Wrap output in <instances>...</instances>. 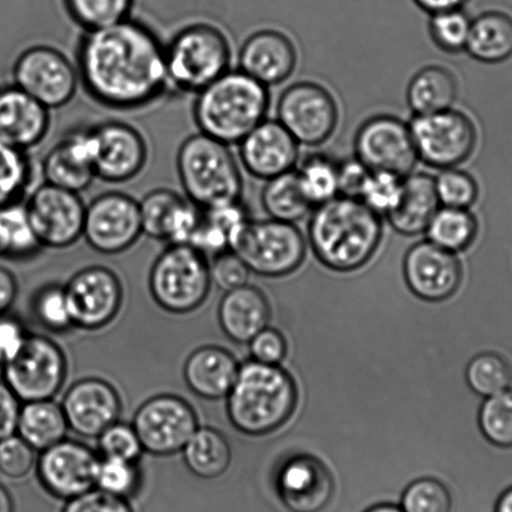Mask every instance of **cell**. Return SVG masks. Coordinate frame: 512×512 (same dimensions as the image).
Wrapping results in <instances>:
<instances>
[{"instance_id": "obj_12", "label": "cell", "mask_w": 512, "mask_h": 512, "mask_svg": "<svg viewBox=\"0 0 512 512\" xmlns=\"http://www.w3.org/2000/svg\"><path fill=\"white\" fill-rule=\"evenodd\" d=\"M338 119L336 99L320 83H293L278 99L277 121L302 146H322L335 133Z\"/></svg>"}, {"instance_id": "obj_27", "label": "cell", "mask_w": 512, "mask_h": 512, "mask_svg": "<svg viewBox=\"0 0 512 512\" xmlns=\"http://www.w3.org/2000/svg\"><path fill=\"white\" fill-rule=\"evenodd\" d=\"M51 111L16 84L0 88V141L29 152L51 129Z\"/></svg>"}, {"instance_id": "obj_39", "label": "cell", "mask_w": 512, "mask_h": 512, "mask_svg": "<svg viewBox=\"0 0 512 512\" xmlns=\"http://www.w3.org/2000/svg\"><path fill=\"white\" fill-rule=\"evenodd\" d=\"M295 172L301 191L312 208L340 196L338 162L328 154H308Z\"/></svg>"}, {"instance_id": "obj_33", "label": "cell", "mask_w": 512, "mask_h": 512, "mask_svg": "<svg viewBox=\"0 0 512 512\" xmlns=\"http://www.w3.org/2000/svg\"><path fill=\"white\" fill-rule=\"evenodd\" d=\"M69 431L62 405L52 400L23 402L17 435L37 452L67 439Z\"/></svg>"}, {"instance_id": "obj_10", "label": "cell", "mask_w": 512, "mask_h": 512, "mask_svg": "<svg viewBox=\"0 0 512 512\" xmlns=\"http://www.w3.org/2000/svg\"><path fill=\"white\" fill-rule=\"evenodd\" d=\"M67 357L46 335L31 333L4 369L3 381L22 402L52 400L67 379Z\"/></svg>"}, {"instance_id": "obj_26", "label": "cell", "mask_w": 512, "mask_h": 512, "mask_svg": "<svg viewBox=\"0 0 512 512\" xmlns=\"http://www.w3.org/2000/svg\"><path fill=\"white\" fill-rule=\"evenodd\" d=\"M296 66L295 44L276 29H262L251 34L238 53V68L266 87L286 82Z\"/></svg>"}, {"instance_id": "obj_6", "label": "cell", "mask_w": 512, "mask_h": 512, "mask_svg": "<svg viewBox=\"0 0 512 512\" xmlns=\"http://www.w3.org/2000/svg\"><path fill=\"white\" fill-rule=\"evenodd\" d=\"M164 61L168 88L196 94L231 69V43L211 23L188 24L164 44Z\"/></svg>"}, {"instance_id": "obj_7", "label": "cell", "mask_w": 512, "mask_h": 512, "mask_svg": "<svg viewBox=\"0 0 512 512\" xmlns=\"http://www.w3.org/2000/svg\"><path fill=\"white\" fill-rule=\"evenodd\" d=\"M212 286L210 261L191 245H169L149 272V292L162 310L187 315L206 302Z\"/></svg>"}, {"instance_id": "obj_56", "label": "cell", "mask_w": 512, "mask_h": 512, "mask_svg": "<svg viewBox=\"0 0 512 512\" xmlns=\"http://www.w3.org/2000/svg\"><path fill=\"white\" fill-rule=\"evenodd\" d=\"M370 172V169L355 156L338 162L340 196L357 198L359 200L362 187H364Z\"/></svg>"}, {"instance_id": "obj_53", "label": "cell", "mask_w": 512, "mask_h": 512, "mask_svg": "<svg viewBox=\"0 0 512 512\" xmlns=\"http://www.w3.org/2000/svg\"><path fill=\"white\" fill-rule=\"evenodd\" d=\"M251 360L265 365L280 366L286 359L287 341L276 328L266 327L248 342Z\"/></svg>"}, {"instance_id": "obj_25", "label": "cell", "mask_w": 512, "mask_h": 512, "mask_svg": "<svg viewBox=\"0 0 512 512\" xmlns=\"http://www.w3.org/2000/svg\"><path fill=\"white\" fill-rule=\"evenodd\" d=\"M44 183L79 193L87 191L97 180L93 167L91 131L78 128L54 144L41 163Z\"/></svg>"}, {"instance_id": "obj_41", "label": "cell", "mask_w": 512, "mask_h": 512, "mask_svg": "<svg viewBox=\"0 0 512 512\" xmlns=\"http://www.w3.org/2000/svg\"><path fill=\"white\" fill-rule=\"evenodd\" d=\"M465 380L470 390L482 400L512 389V366L496 351H482L466 366Z\"/></svg>"}, {"instance_id": "obj_17", "label": "cell", "mask_w": 512, "mask_h": 512, "mask_svg": "<svg viewBox=\"0 0 512 512\" xmlns=\"http://www.w3.org/2000/svg\"><path fill=\"white\" fill-rule=\"evenodd\" d=\"M96 177L111 185H123L137 178L148 162V144L132 124L106 121L89 127Z\"/></svg>"}, {"instance_id": "obj_61", "label": "cell", "mask_w": 512, "mask_h": 512, "mask_svg": "<svg viewBox=\"0 0 512 512\" xmlns=\"http://www.w3.org/2000/svg\"><path fill=\"white\" fill-rule=\"evenodd\" d=\"M0 512H14L12 496L3 485H0Z\"/></svg>"}, {"instance_id": "obj_31", "label": "cell", "mask_w": 512, "mask_h": 512, "mask_svg": "<svg viewBox=\"0 0 512 512\" xmlns=\"http://www.w3.org/2000/svg\"><path fill=\"white\" fill-rule=\"evenodd\" d=\"M459 91V81L449 68L427 66L411 78L406 101L414 116H421L454 108Z\"/></svg>"}, {"instance_id": "obj_52", "label": "cell", "mask_w": 512, "mask_h": 512, "mask_svg": "<svg viewBox=\"0 0 512 512\" xmlns=\"http://www.w3.org/2000/svg\"><path fill=\"white\" fill-rule=\"evenodd\" d=\"M211 281L223 292L236 290L248 285L251 271L242 258L231 250L212 257L210 262Z\"/></svg>"}, {"instance_id": "obj_4", "label": "cell", "mask_w": 512, "mask_h": 512, "mask_svg": "<svg viewBox=\"0 0 512 512\" xmlns=\"http://www.w3.org/2000/svg\"><path fill=\"white\" fill-rule=\"evenodd\" d=\"M270 101L265 84L240 68L228 69L196 93L192 114L200 133L232 146L265 121Z\"/></svg>"}, {"instance_id": "obj_34", "label": "cell", "mask_w": 512, "mask_h": 512, "mask_svg": "<svg viewBox=\"0 0 512 512\" xmlns=\"http://www.w3.org/2000/svg\"><path fill=\"white\" fill-rule=\"evenodd\" d=\"M187 469L203 480L221 477L232 464V447L223 432L200 426L181 451Z\"/></svg>"}, {"instance_id": "obj_32", "label": "cell", "mask_w": 512, "mask_h": 512, "mask_svg": "<svg viewBox=\"0 0 512 512\" xmlns=\"http://www.w3.org/2000/svg\"><path fill=\"white\" fill-rule=\"evenodd\" d=\"M465 52L475 61L497 64L512 57V17L489 11L472 19Z\"/></svg>"}, {"instance_id": "obj_47", "label": "cell", "mask_w": 512, "mask_h": 512, "mask_svg": "<svg viewBox=\"0 0 512 512\" xmlns=\"http://www.w3.org/2000/svg\"><path fill=\"white\" fill-rule=\"evenodd\" d=\"M404 177L385 171H371L359 200L381 217L390 215L401 200Z\"/></svg>"}, {"instance_id": "obj_3", "label": "cell", "mask_w": 512, "mask_h": 512, "mask_svg": "<svg viewBox=\"0 0 512 512\" xmlns=\"http://www.w3.org/2000/svg\"><path fill=\"white\" fill-rule=\"evenodd\" d=\"M226 412L240 434L261 437L282 429L298 404L295 379L283 367L246 361L226 397Z\"/></svg>"}, {"instance_id": "obj_24", "label": "cell", "mask_w": 512, "mask_h": 512, "mask_svg": "<svg viewBox=\"0 0 512 512\" xmlns=\"http://www.w3.org/2000/svg\"><path fill=\"white\" fill-rule=\"evenodd\" d=\"M143 235L169 245H190L202 210L168 188H158L138 201Z\"/></svg>"}, {"instance_id": "obj_28", "label": "cell", "mask_w": 512, "mask_h": 512, "mask_svg": "<svg viewBox=\"0 0 512 512\" xmlns=\"http://www.w3.org/2000/svg\"><path fill=\"white\" fill-rule=\"evenodd\" d=\"M240 362L220 346H202L187 357L183 377L193 394L203 400L226 399L237 379Z\"/></svg>"}, {"instance_id": "obj_58", "label": "cell", "mask_w": 512, "mask_h": 512, "mask_svg": "<svg viewBox=\"0 0 512 512\" xmlns=\"http://www.w3.org/2000/svg\"><path fill=\"white\" fill-rule=\"evenodd\" d=\"M18 293L16 277L7 268L0 266V315L11 310Z\"/></svg>"}, {"instance_id": "obj_11", "label": "cell", "mask_w": 512, "mask_h": 512, "mask_svg": "<svg viewBox=\"0 0 512 512\" xmlns=\"http://www.w3.org/2000/svg\"><path fill=\"white\" fill-rule=\"evenodd\" d=\"M13 81L49 111L66 107L81 86L76 64L57 48L44 44L19 54L13 67Z\"/></svg>"}, {"instance_id": "obj_43", "label": "cell", "mask_w": 512, "mask_h": 512, "mask_svg": "<svg viewBox=\"0 0 512 512\" xmlns=\"http://www.w3.org/2000/svg\"><path fill=\"white\" fill-rule=\"evenodd\" d=\"M477 426L487 444L512 449V389L482 400Z\"/></svg>"}, {"instance_id": "obj_21", "label": "cell", "mask_w": 512, "mask_h": 512, "mask_svg": "<svg viewBox=\"0 0 512 512\" xmlns=\"http://www.w3.org/2000/svg\"><path fill=\"white\" fill-rule=\"evenodd\" d=\"M61 405L69 430L84 439H97L119 420L122 412V399L116 387L99 377L74 382Z\"/></svg>"}, {"instance_id": "obj_37", "label": "cell", "mask_w": 512, "mask_h": 512, "mask_svg": "<svg viewBox=\"0 0 512 512\" xmlns=\"http://www.w3.org/2000/svg\"><path fill=\"white\" fill-rule=\"evenodd\" d=\"M24 202L0 206V257L29 260L42 250Z\"/></svg>"}, {"instance_id": "obj_5", "label": "cell", "mask_w": 512, "mask_h": 512, "mask_svg": "<svg viewBox=\"0 0 512 512\" xmlns=\"http://www.w3.org/2000/svg\"><path fill=\"white\" fill-rule=\"evenodd\" d=\"M176 168L187 200L201 210L242 202L240 164L227 144L192 134L178 149Z\"/></svg>"}, {"instance_id": "obj_14", "label": "cell", "mask_w": 512, "mask_h": 512, "mask_svg": "<svg viewBox=\"0 0 512 512\" xmlns=\"http://www.w3.org/2000/svg\"><path fill=\"white\" fill-rule=\"evenodd\" d=\"M24 205L43 248L64 250L83 238L87 205L79 193L43 182L29 193Z\"/></svg>"}, {"instance_id": "obj_51", "label": "cell", "mask_w": 512, "mask_h": 512, "mask_svg": "<svg viewBox=\"0 0 512 512\" xmlns=\"http://www.w3.org/2000/svg\"><path fill=\"white\" fill-rule=\"evenodd\" d=\"M36 450L14 434L0 441V472L8 479L26 477L37 464Z\"/></svg>"}, {"instance_id": "obj_30", "label": "cell", "mask_w": 512, "mask_h": 512, "mask_svg": "<svg viewBox=\"0 0 512 512\" xmlns=\"http://www.w3.org/2000/svg\"><path fill=\"white\" fill-rule=\"evenodd\" d=\"M440 207L434 177L429 173L412 172L404 177L399 205L385 218L400 235L414 237L426 232Z\"/></svg>"}, {"instance_id": "obj_9", "label": "cell", "mask_w": 512, "mask_h": 512, "mask_svg": "<svg viewBox=\"0 0 512 512\" xmlns=\"http://www.w3.org/2000/svg\"><path fill=\"white\" fill-rule=\"evenodd\" d=\"M409 126L417 158L431 168L459 167L475 152L476 124L459 109L414 116Z\"/></svg>"}, {"instance_id": "obj_48", "label": "cell", "mask_w": 512, "mask_h": 512, "mask_svg": "<svg viewBox=\"0 0 512 512\" xmlns=\"http://www.w3.org/2000/svg\"><path fill=\"white\" fill-rule=\"evenodd\" d=\"M141 470L138 462L118 459H103L99 461L96 487L108 494L128 499L137 494L141 487Z\"/></svg>"}, {"instance_id": "obj_13", "label": "cell", "mask_w": 512, "mask_h": 512, "mask_svg": "<svg viewBox=\"0 0 512 512\" xmlns=\"http://www.w3.org/2000/svg\"><path fill=\"white\" fill-rule=\"evenodd\" d=\"M132 425L144 452L168 457L180 454L200 421L195 407L183 397L161 394L138 407Z\"/></svg>"}, {"instance_id": "obj_8", "label": "cell", "mask_w": 512, "mask_h": 512, "mask_svg": "<svg viewBox=\"0 0 512 512\" xmlns=\"http://www.w3.org/2000/svg\"><path fill=\"white\" fill-rule=\"evenodd\" d=\"M230 250L255 275L278 278L292 275L303 265L307 242L295 223L250 220L233 238Z\"/></svg>"}, {"instance_id": "obj_49", "label": "cell", "mask_w": 512, "mask_h": 512, "mask_svg": "<svg viewBox=\"0 0 512 512\" xmlns=\"http://www.w3.org/2000/svg\"><path fill=\"white\" fill-rule=\"evenodd\" d=\"M452 497L441 481L424 477L411 482L402 495L404 512H450Z\"/></svg>"}, {"instance_id": "obj_36", "label": "cell", "mask_w": 512, "mask_h": 512, "mask_svg": "<svg viewBox=\"0 0 512 512\" xmlns=\"http://www.w3.org/2000/svg\"><path fill=\"white\" fill-rule=\"evenodd\" d=\"M425 233L426 240L457 255L474 245L479 235V221L467 208L441 206Z\"/></svg>"}, {"instance_id": "obj_29", "label": "cell", "mask_w": 512, "mask_h": 512, "mask_svg": "<svg viewBox=\"0 0 512 512\" xmlns=\"http://www.w3.org/2000/svg\"><path fill=\"white\" fill-rule=\"evenodd\" d=\"M271 305L260 288L246 285L225 292L218 306V322L235 344L245 345L268 326Z\"/></svg>"}, {"instance_id": "obj_60", "label": "cell", "mask_w": 512, "mask_h": 512, "mask_svg": "<svg viewBox=\"0 0 512 512\" xmlns=\"http://www.w3.org/2000/svg\"><path fill=\"white\" fill-rule=\"evenodd\" d=\"M495 512H512V486L507 487L497 497Z\"/></svg>"}, {"instance_id": "obj_2", "label": "cell", "mask_w": 512, "mask_h": 512, "mask_svg": "<svg viewBox=\"0 0 512 512\" xmlns=\"http://www.w3.org/2000/svg\"><path fill=\"white\" fill-rule=\"evenodd\" d=\"M307 237L321 265L335 272H355L379 250L384 222L357 198L338 196L313 208Z\"/></svg>"}, {"instance_id": "obj_45", "label": "cell", "mask_w": 512, "mask_h": 512, "mask_svg": "<svg viewBox=\"0 0 512 512\" xmlns=\"http://www.w3.org/2000/svg\"><path fill=\"white\" fill-rule=\"evenodd\" d=\"M32 311L39 325L49 332L64 333L73 327L64 286L52 283L42 287L33 297Z\"/></svg>"}, {"instance_id": "obj_40", "label": "cell", "mask_w": 512, "mask_h": 512, "mask_svg": "<svg viewBox=\"0 0 512 512\" xmlns=\"http://www.w3.org/2000/svg\"><path fill=\"white\" fill-rule=\"evenodd\" d=\"M29 152L0 141V206L22 202L36 178Z\"/></svg>"}, {"instance_id": "obj_38", "label": "cell", "mask_w": 512, "mask_h": 512, "mask_svg": "<svg viewBox=\"0 0 512 512\" xmlns=\"http://www.w3.org/2000/svg\"><path fill=\"white\" fill-rule=\"evenodd\" d=\"M261 205L272 220L288 223L301 221L313 210L301 191L295 169L266 181Z\"/></svg>"}, {"instance_id": "obj_18", "label": "cell", "mask_w": 512, "mask_h": 512, "mask_svg": "<svg viewBox=\"0 0 512 512\" xmlns=\"http://www.w3.org/2000/svg\"><path fill=\"white\" fill-rule=\"evenodd\" d=\"M73 327L98 331L111 325L123 305V285L111 268L91 266L64 286Z\"/></svg>"}, {"instance_id": "obj_19", "label": "cell", "mask_w": 512, "mask_h": 512, "mask_svg": "<svg viewBox=\"0 0 512 512\" xmlns=\"http://www.w3.org/2000/svg\"><path fill=\"white\" fill-rule=\"evenodd\" d=\"M99 461L101 456L92 447L64 439L39 452L38 479L49 494L71 500L96 487Z\"/></svg>"}, {"instance_id": "obj_59", "label": "cell", "mask_w": 512, "mask_h": 512, "mask_svg": "<svg viewBox=\"0 0 512 512\" xmlns=\"http://www.w3.org/2000/svg\"><path fill=\"white\" fill-rule=\"evenodd\" d=\"M417 7L430 14L464 7L466 0H414Z\"/></svg>"}, {"instance_id": "obj_35", "label": "cell", "mask_w": 512, "mask_h": 512, "mask_svg": "<svg viewBox=\"0 0 512 512\" xmlns=\"http://www.w3.org/2000/svg\"><path fill=\"white\" fill-rule=\"evenodd\" d=\"M251 218L242 202L202 210L200 225L190 245L203 255H218L230 250L233 238Z\"/></svg>"}, {"instance_id": "obj_23", "label": "cell", "mask_w": 512, "mask_h": 512, "mask_svg": "<svg viewBox=\"0 0 512 512\" xmlns=\"http://www.w3.org/2000/svg\"><path fill=\"white\" fill-rule=\"evenodd\" d=\"M238 146L242 167L257 180L293 171L300 158V144L277 119H265Z\"/></svg>"}, {"instance_id": "obj_55", "label": "cell", "mask_w": 512, "mask_h": 512, "mask_svg": "<svg viewBox=\"0 0 512 512\" xmlns=\"http://www.w3.org/2000/svg\"><path fill=\"white\" fill-rule=\"evenodd\" d=\"M28 333L23 323L8 313L0 315V361L7 365L21 351Z\"/></svg>"}, {"instance_id": "obj_62", "label": "cell", "mask_w": 512, "mask_h": 512, "mask_svg": "<svg viewBox=\"0 0 512 512\" xmlns=\"http://www.w3.org/2000/svg\"><path fill=\"white\" fill-rule=\"evenodd\" d=\"M366 512H404L399 506L391 505V504H381L371 507L370 510Z\"/></svg>"}, {"instance_id": "obj_50", "label": "cell", "mask_w": 512, "mask_h": 512, "mask_svg": "<svg viewBox=\"0 0 512 512\" xmlns=\"http://www.w3.org/2000/svg\"><path fill=\"white\" fill-rule=\"evenodd\" d=\"M98 454L103 459L138 462L144 454L136 430L132 424L116 421L97 437Z\"/></svg>"}, {"instance_id": "obj_63", "label": "cell", "mask_w": 512, "mask_h": 512, "mask_svg": "<svg viewBox=\"0 0 512 512\" xmlns=\"http://www.w3.org/2000/svg\"><path fill=\"white\" fill-rule=\"evenodd\" d=\"M4 369H6V365H4L2 361H0V380H3Z\"/></svg>"}, {"instance_id": "obj_20", "label": "cell", "mask_w": 512, "mask_h": 512, "mask_svg": "<svg viewBox=\"0 0 512 512\" xmlns=\"http://www.w3.org/2000/svg\"><path fill=\"white\" fill-rule=\"evenodd\" d=\"M404 276L410 291L420 300L442 302L459 291L464 268L455 253L425 240L406 252Z\"/></svg>"}, {"instance_id": "obj_42", "label": "cell", "mask_w": 512, "mask_h": 512, "mask_svg": "<svg viewBox=\"0 0 512 512\" xmlns=\"http://www.w3.org/2000/svg\"><path fill=\"white\" fill-rule=\"evenodd\" d=\"M134 4L136 0H63L64 11L84 32L126 21Z\"/></svg>"}, {"instance_id": "obj_1", "label": "cell", "mask_w": 512, "mask_h": 512, "mask_svg": "<svg viewBox=\"0 0 512 512\" xmlns=\"http://www.w3.org/2000/svg\"><path fill=\"white\" fill-rule=\"evenodd\" d=\"M76 66L88 96L114 111L146 108L169 91L164 44L132 17L84 32Z\"/></svg>"}, {"instance_id": "obj_44", "label": "cell", "mask_w": 512, "mask_h": 512, "mask_svg": "<svg viewBox=\"0 0 512 512\" xmlns=\"http://www.w3.org/2000/svg\"><path fill=\"white\" fill-rule=\"evenodd\" d=\"M471 21L462 8L431 14L429 33L432 42L445 53L465 52Z\"/></svg>"}, {"instance_id": "obj_16", "label": "cell", "mask_w": 512, "mask_h": 512, "mask_svg": "<svg viewBox=\"0 0 512 512\" xmlns=\"http://www.w3.org/2000/svg\"><path fill=\"white\" fill-rule=\"evenodd\" d=\"M354 149L355 157L370 171L406 177L419 162L409 123L391 114L366 119L357 129Z\"/></svg>"}, {"instance_id": "obj_57", "label": "cell", "mask_w": 512, "mask_h": 512, "mask_svg": "<svg viewBox=\"0 0 512 512\" xmlns=\"http://www.w3.org/2000/svg\"><path fill=\"white\" fill-rule=\"evenodd\" d=\"M22 404L6 382L0 380V441L17 434Z\"/></svg>"}, {"instance_id": "obj_22", "label": "cell", "mask_w": 512, "mask_h": 512, "mask_svg": "<svg viewBox=\"0 0 512 512\" xmlns=\"http://www.w3.org/2000/svg\"><path fill=\"white\" fill-rule=\"evenodd\" d=\"M333 489L330 470L316 456L291 455L278 467L277 494L291 512H321L330 504Z\"/></svg>"}, {"instance_id": "obj_15", "label": "cell", "mask_w": 512, "mask_h": 512, "mask_svg": "<svg viewBox=\"0 0 512 512\" xmlns=\"http://www.w3.org/2000/svg\"><path fill=\"white\" fill-rule=\"evenodd\" d=\"M143 236L138 201L122 192H106L86 206L83 238L101 255H121Z\"/></svg>"}, {"instance_id": "obj_54", "label": "cell", "mask_w": 512, "mask_h": 512, "mask_svg": "<svg viewBox=\"0 0 512 512\" xmlns=\"http://www.w3.org/2000/svg\"><path fill=\"white\" fill-rule=\"evenodd\" d=\"M63 512H133L128 499L94 487L84 494L68 500Z\"/></svg>"}, {"instance_id": "obj_46", "label": "cell", "mask_w": 512, "mask_h": 512, "mask_svg": "<svg viewBox=\"0 0 512 512\" xmlns=\"http://www.w3.org/2000/svg\"><path fill=\"white\" fill-rule=\"evenodd\" d=\"M435 190L441 206L470 210L479 198V185L469 172L459 167L441 169L434 177Z\"/></svg>"}]
</instances>
